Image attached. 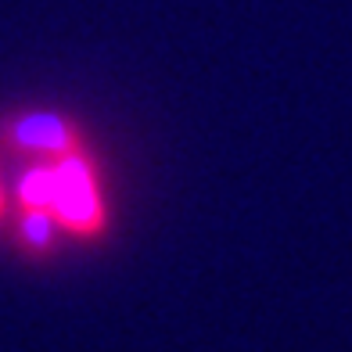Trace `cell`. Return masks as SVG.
Returning <instances> with one entry per match:
<instances>
[{
  "label": "cell",
  "mask_w": 352,
  "mask_h": 352,
  "mask_svg": "<svg viewBox=\"0 0 352 352\" xmlns=\"http://www.w3.org/2000/svg\"><path fill=\"white\" fill-rule=\"evenodd\" d=\"M14 137L25 151H36V155H65V151H76V137L69 133V126L61 122L58 116H25L14 122Z\"/></svg>",
  "instance_id": "obj_2"
},
{
  "label": "cell",
  "mask_w": 352,
  "mask_h": 352,
  "mask_svg": "<svg viewBox=\"0 0 352 352\" xmlns=\"http://www.w3.org/2000/svg\"><path fill=\"white\" fill-rule=\"evenodd\" d=\"M54 230H58V223H54L51 212H43V209H25L22 237H25L29 248H47V245L54 241Z\"/></svg>",
  "instance_id": "obj_3"
},
{
  "label": "cell",
  "mask_w": 352,
  "mask_h": 352,
  "mask_svg": "<svg viewBox=\"0 0 352 352\" xmlns=\"http://www.w3.org/2000/svg\"><path fill=\"white\" fill-rule=\"evenodd\" d=\"M22 201L25 209L51 212L58 227L69 234L90 237L104 227V201L98 195L94 173L87 158L76 151H65L29 169L22 180Z\"/></svg>",
  "instance_id": "obj_1"
}]
</instances>
